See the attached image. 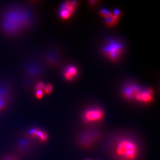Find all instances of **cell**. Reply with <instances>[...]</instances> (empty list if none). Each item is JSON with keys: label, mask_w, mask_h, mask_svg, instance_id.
<instances>
[{"label": "cell", "mask_w": 160, "mask_h": 160, "mask_svg": "<svg viewBox=\"0 0 160 160\" xmlns=\"http://www.w3.org/2000/svg\"><path fill=\"white\" fill-rule=\"evenodd\" d=\"M99 13L100 15L102 17L105 18V19L110 18L113 16L112 12H110V11L105 9L104 8H102L99 11Z\"/></svg>", "instance_id": "15"}, {"label": "cell", "mask_w": 160, "mask_h": 160, "mask_svg": "<svg viewBox=\"0 0 160 160\" xmlns=\"http://www.w3.org/2000/svg\"><path fill=\"white\" fill-rule=\"evenodd\" d=\"M12 97L11 87L6 83H0V112L6 109Z\"/></svg>", "instance_id": "4"}, {"label": "cell", "mask_w": 160, "mask_h": 160, "mask_svg": "<svg viewBox=\"0 0 160 160\" xmlns=\"http://www.w3.org/2000/svg\"></svg>", "instance_id": "21"}, {"label": "cell", "mask_w": 160, "mask_h": 160, "mask_svg": "<svg viewBox=\"0 0 160 160\" xmlns=\"http://www.w3.org/2000/svg\"><path fill=\"white\" fill-rule=\"evenodd\" d=\"M119 19V17L113 15L112 17L105 19V22L107 26L112 27V26H115L118 23Z\"/></svg>", "instance_id": "14"}, {"label": "cell", "mask_w": 160, "mask_h": 160, "mask_svg": "<svg viewBox=\"0 0 160 160\" xmlns=\"http://www.w3.org/2000/svg\"><path fill=\"white\" fill-rule=\"evenodd\" d=\"M78 6L76 1H65L61 5L59 8V16L62 19L67 20L72 15Z\"/></svg>", "instance_id": "6"}, {"label": "cell", "mask_w": 160, "mask_h": 160, "mask_svg": "<svg viewBox=\"0 0 160 160\" xmlns=\"http://www.w3.org/2000/svg\"><path fill=\"white\" fill-rule=\"evenodd\" d=\"M141 88L135 84H128L123 88L122 95L125 99L128 100L135 99L136 94L141 90Z\"/></svg>", "instance_id": "9"}, {"label": "cell", "mask_w": 160, "mask_h": 160, "mask_svg": "<svg viewBox=\"0 0 160 160\" xmlns=\"http://www.w3.org/2000/svg\"><path fill=\"white\" fill-rule=\"evenodd\" d=\"M4 160H18V159L13 157H8L4 159Z\"/></svg>", "instance_id": "20"}, {"label": "cell", "mask_w": 160, "mask_h": 160, "mask_svg": "<svg viewBox=\"0 0 160 160\" xmlns=\"http://www.w3.org/2000/svg\"><path fill=\"white\" fill-rule=\"evenodd\" d=\"M113 15L116 16L117 17H120L121 16V11H120L119 9H115L113 11V12H112Z\"/></svg>", "instance_id": "19"}, {"label": "cell", "mask_w": 160, "mask_h": 160, "mask_svg": "<svg viewBox=\"0 0 160 160\" xmlns=\"http://www.w3.org/2000/svg\"><path fill=\"white\" fill-rule=\"evenodd\" d=\"M124 50L123 43L113 38L107 39L102 48L103 54L112 62H116L119 59Z\"/></svg>", "instance_id": "3"}, {"label": "cell", "mask_w": 160, "mask_h": 160, "mask_svg": "<svg viewBox=\"0 0 160 160\" xmlns=\"http://www.w3.org/2000/svg\"><path fill=\"white\" fill-rule=\"evenodd\" d=\"M45 84L42 82H38L36 83L35 86V90H41L44 91L45 87Z\"/></svg>", "instance_id": "17"}, {"label": "cell", "mask_w": 160, "mask_h": 160, "mask_svg": "<svg viewBox=\"0 0 160 160\" xmlns=\"http://www.w3.org/2000/svg\"><path fill=\"white\" fill-rule=\"evenodd\" d=\"M36 138L38 139L41 142H46L48 139V135L46 132L44 130L38 128V131L36 133Z\"/></svg>", "instance_id": "12"}, {"label": "cell", "mask_w": 160, "mask_h": 160, "mask_svg": "<svg viewBox=\"0 0 160 160\" xmlns=\"http://www.w3.org/2000/svg\"><path fill=\"white\" fill-rule=\"evenodd\" d=\"M32 140L25 136L18 141L17 144V149L20 153L27 154L32 148Z\"/></svg>", "instance_id": "8"}, {"label": "cell", "mask_w": 160, "mask_h": 160, "mask_svg": "<svg viewBox=\"0 0 160 160\" xmlns=\"http://www.w3.org/2000/svg\"><path fill=\"white\" fill-rule=\"evenodd\" d=\"M135 99L141 103H151L153 100V90L151 88L141 89L135 97Z\"/></svg>", "instance_id": "7"}, {"label": "cell", "mask_w": 160, "mask_h": 160, "mask_svg": "<svg viewBox=\"0 0 160 160\" xmlns=\"http://www.w3.org/2000/svg\"><path fill=\"white\" fill-rule=\"evenodd\" d=\"M53 91V87L50 83H48L45 85V87L44 89V93L46 94H50Z\"/></svg>", "instance_id": "16"}, {"label": "cell", "mask_w": 160, "mask_h": 160, "mask_svg": "<svg viewBox=\"0 0 160 160\" xmlns=\"http://www.w3.org/2000/svg\"><path fill=\"white\" fill-rule=\"evenodd\" d=\"M104 112L101 108L93 107L86 110L83 114V120L87 123L97 122L103 119Z\"/></svg>", "instance_id": "5"}, {"label": "cell", "mask_w": 160, "mask_h": 160, "mask_svg": "<svg viewBox=\"0 0 160 160\" xmlns=\"http://www.w3.org/2000/svg\"><path fill=\"white\" fill-rule=\"evenodd\" d=\"M44 91L41 90H35V95L36 98L38 100H41V98H42V97L44 95Z\"/></svg>", "instance_id": "18"}, {"label": "cell", "mask_w": 160, "mask_h": 160, "mask_svg": "<svg viewBox=\"0 0 160 160\" xmlns=\"http://www.w3.org/2000/svg\"><path fill=\"white\" fill-rule=\"evenodd\" d=\"M78 73V70L76 67L74 65H70L67 67L64 72L63 76L64 78L68 81L73 80Z\"/></svg>", "instance_id": "11"}, {"label": "cell", "mask_w": 160, "mask_h": 160, "mask_svg": "<svg viewBox=\"0 0 160 160\" xmlns=\"http://www.w3.org/2000/svg\"><path fill=\"white\" fill-rule=\"evenodd\" d=\"M115 153L120 160H135L138 155L139 148L134 141L124 138L117 142Z\"/></svg>", "instance_id": "2"}, {"label": "cell", "mask_w": 160, "mask_h": 160, "mask_svg": "<svg viewBox=\"0 0 160 160\" xmlns=\"http://www.w3.org/2000/svg\"><path fill=\"white\" fill-rule=\"evenodd\" d=\"M24 71L29 78H34L39 75L41 69L36 64L31 62L25 66Z\"/></svg>", "instance_id": "10"}, {"label": "cell", "mask_w": 160, "mask_h": 160, "mask_svg": "<svg viewBox=\"0 0 160 160\" xmlns=\"http://www.w3.org/2000/svg\"><path fill=\"white\" fill-rule=\"evenodd\" d=\"M34 21L33 12L21 5L9 6L0 15V29L5 35L15 36L30 29Z\"/></svg>", "instance_id": "1"}, {"label": "cell", "mask_w": 160, "mask_h": 160, "mask_svg": "<svg viewBox=\"0 0 160 160\" xmlns=\"http://www.w3.org/2000/svg\"><path fill=\"white\" fill-rule=\"evenodd\" d=\"M38 128L36 127H33L28 130L26 136L31 140L35 139L36 138V133L38 131Z\"/></svg>", "instance_id": "13"}]
</instances>
